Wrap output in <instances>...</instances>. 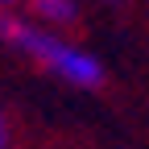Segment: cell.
<instances>
[{
    "label": "cell",
    "mask_w": 149,
    "mask_h": 149,
    "mask_svg": "<svg viewBox=\"0 0 149 149\" xmlns=\"http://www.w3.org/2000/svg\"><path fill=\"white\" fill-rule=\"evenodd\" d=\"M33 8L42 21H54V25H70L74 21V0H33Z\"/></svg>",
    "instance_id": "obj_2"
},
{
    "label": "cell",
    "mask_w": 149,
    "mask_h": 149,
    "mask_svg": "<svg viewBox=\"0 0 149 149\" xmlns=\"http://www.w3.org/2000/svg\"><path fill=\"white\" fill-rule=\"evenodd\" d=\"M0 149H4V120H0Z\"/></svg>",
    "instance_id": "obj_3"
},
{
    "label": "cell",
    "mask_w": 149,
    "mask_h": 149,
    "mask_svg": "<svg viewBox=\"0 0 149 149\" xmlns=\"http://www.w3.org/2000/svg\"><path fill=\"white\" fill-rule=\"evenodd\" d=\"M0 4H13V0H0Z\"/></svg>",
    "instance_id": "obj_4"
},
{
    "label": "cell",
    "mask_w": 149,
    "mask_h": 149,
    "mask_svg": "<svg viewBox=\"0 0 149 149\" xmlns=\"http://www.w3.org/2000/svg\"><path fill=\"white\" fill-rule=\"evenodd\" d=\"M0 29H4V37L17 50H25L33 62L50 66L54 74H62L66 83H79V87H100L104 83L100 58H91L87 50L62 42V37H54L50 29H37V25H25V21H4Z\"/></svg>",
    "instance_id": "obj_1"
}]
</instances>
